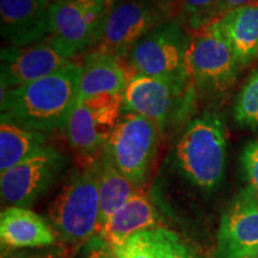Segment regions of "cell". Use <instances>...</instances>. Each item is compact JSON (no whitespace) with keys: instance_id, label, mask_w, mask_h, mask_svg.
<instances>
[{"instance_id":"1","label":"cell","mask_w":258,"mask_h":258,"mask_svg":"<svg viewBox=\"0 0 258 258\" xmlns=\"http://www.w3.org/2000/svg\"><path fill=\"white\" fill-rule=\"evenodd\" d=\"M82 64L74 62L28 85L2 92V115L40 133L66 129L79 98Z\"/></svg>"},{"instance_id":"2","label":"cell","mask_w":258,"mask_h":258,"mask_svg":"<svg viewBox=\"0 0 258 258\" xmlns=\"http://www.w3.org/2000/svg\"><path fill=\"white\" fill-rule=\"evenodd\" d=\"M227 139L218 114L205 112L186 124L175 147L176 164L194 185L213 190L225 172Z\"/></svg>"},{"instance_id":"3","label":"cell","mask_w":258,"mask_h":258,"mask_svg":"<svg viewBox=\"0 0 258 258\" xmlns=\"http://www.w3.org/2000/svg\"><path fill=\"white\" fill-rule=\"evenodd\" d=\"M169 0H112L103 16L91 51L127 59L137 42L172 19Z\"/></svg>"},{"instance_id":"4","label":"cell","mask_w":258,"mask_h":258,"mask_svg":"<svg viewBox=\"0 0 258 258\" xmlns=\"http://www.w3.org/2000/svg\"><path fill=\"white\" fill-rule=\"evenodd\" d=\"M99 167L73 176L48 209L49 224L60 240L86 243L99 231Z\"/></svg>"},{"instance_id":"5","label":"cell","mask_w":258,"mask_h":258,"mask_svg":"<svg viewBox=\"0 0 258 258\" xmlns=\"http://www.w3.org/2000/svg\"><path fill=\"white\" fill-rule=\"evenodd\" d=\"M196 90L189 80H170L137 74L123 92L122 111L152 121L164 132L182 121L195 101Z\"/></svg>"},{"instance_id":"6","label":"cell","mask_w":258,"mask_h":258,"mask_svg":"<svg viewBox=\"0 0 258 258\" xmlns=\"http://www.w3.org/2000/svg\"><path fill=\"white\" fill-rule=\"evenodd\" d=\"M160 128L135 114H124L112 129L104 153L138 188L146 183L156 159Z\"/></svg>"},{"instance_id":"7","label":"cell","mask_w":258,"mask_h":258,"mask_svg":"<svg viewBox=\"0 0 258 258\" xmlns=\"http://www.w3.org/2000/svg\"><path fill=\"white\" fill-rule=\"evenodd\" d=\"M191 34L182 21L172 18L141 37L127 61L137 74L170 80H189L185 56Z\"/></svg>"},{"instance_id":"8","label":"cell","mask_w":258,"mask_h":258,"mask_svg":"<svg viewBox=\"0 0 258 258\" xmlns=\"http://www.w3.org/2000/svg\"><path fill=\"white\" fill-rule=\"evenodd\" d=\"M185 72L196 91L218 95L233 85L240 63L220 37L206 29L190 32Z\"/></svg>"},{"instance_id":"9","label":"cell","mask_w":258,"mask_h":258,"mask_svg":"<svg viewBox=\"0 0 258 258\" xmlns=\"http://www.w3.org/2000/svg\"><path fill=\"white\" fill-rule=\"evenodd\" d=\"M106 8L108 0L53 2L48 40L70 60L91 50Z\"/></svg>"},{"instance_id":"10","label":"cell","mask_w":258,"mask_h":258,"mask_svg":"<svg viewBox=\"0 0 258 258\" xmlns=\"http://www.w3.org/2000/svg\"><path fill=\"white\" fill-rule=\"evenodd\" d=\"M66 165V158L53 147H42L0 176L2 198L12 207L32 205L50 188Z\"/></svg>"},{"instance_id":"11","label":"cell","mask_w":258,"mask_h":258,"mask_svg":"<svg viewBox=\"0 0 258 258\" xmlns=\"http://www.w3.org/2000/svg\"><path fill=\"white\" fill-rule=\"evenodd\" d=\"M258 252V195L252 188L235 196L222 215L213 258H251Z\"/></svg>"},{"instance_id":"12","label":"cell","mask_w":258,"mask_h":258,"mask_svg":"<svg viewBox=\"0 0 258 258\" xmlns=\"http://www.w3.org/2000/svg\"><path fill=\"white\" fill-rule=\"evenodd\" d=\"M73 63L48 38L21 48L6 46L2 49V92L37 82Z\"/></svg>"},{"instance_id":"13","label":"cell","mask_w":258,"mask_h":258,"mask_svg":"<svg viewBox=\"0 0 258 258\" xmlns=\"http://www.w3.org/2000/svg\"><path fill=\"white\" fill-rule=\"evenodd\" d=\"M51 0H0L2 36L8 47L40 43L50 36Z\"/></svg>"},{"instance_id":"14","label":"cell","mask_w":258,"mask_h":258,"mask_svg":"<svg viewBox=\"0 0 258 258\" xmlns=\"http://www.w3.org/2000/svg\"><path fill=\"white\" fill-rule=\"evenodd\" d=\"M203 29L225 41L240 66L258 57V3L232 10Z\"/></svg>"},{"instance_id":"15","label":"cell","mask_w":258,"mask_h":258,"mask_svg":"<svg viewBox=\"0 0 258 258\" xmlns=\"http://www.w3.org/2000/svg\"><path fill=\"white\" fill-rule=\"evenodd\" d=\"M137 76L127 59L111 54L90 51L82 64L79 98L101 93H122Z\"/></svg>"},{"instance_id":"16","label":"cell","mask_w":258,"mask_h":258,"mask_svg":"<svg viewBox=\"0 0 258 258\" xmlns=\"http://www.w3.org/2000/svg\"><path fill=\"white\" fill-rule=\"evenodd\" d=\"M120 120L92 110L78 98L67 122L69 141L77 152L84 157H95L104 148L112 129Z\"/></svg>"},{"instance_id":"17","label":"cell","mask_w":258,"mask_h":258,"mask_svg":"<svg viewBox=\"0 0 258 258\" xmlns=\"http://www.w3.org/2000/svg\"><path fill=\"white\" fill-rule=\"evenodd\" d=\"M50 224L40 215L23 207H10L0 217V240L11 249L44 247L56 241Z\"/></svg>"},{"instance_id":"18","label":"cell","mask_w":258,"mask_h":258,"mask_svg":"<svg viewBox=\"0 0 258 258\" xmlns=\"http://www.w3.org/2000/svg\"><path fill=\"white\" fill-rule=\"evenodd\" d=\"M156 228H159L156 208L146 194L138 189L109 219L98 234L104 238L111 247H115L135 234Z\"/></svg>"},{"instance_id":"19","label":"cell","mask_w":258,"mask_h":258,"mask_svg":"<svg viewBox=\"0 0 258 258\" xmlns=\"http://www.w3.org/2000/svg\"><path fill=\"white\" fill-rule=\"evenodd\" d=\"M46 137L2 115L0 122V171H6L44 147Z\"/></svg>"},{"instance_id":"20","label":"cell","mask_w":258,"mask_h":258,"mask_svg":"<svg viewBox=\"0 0 258 258\" xmlns=\"http://www.w3.org/2000/svg\"><path fill=\"white\" fill-rule=\"evenodd\" d=\"M99 167V231L139 189L116 169L110 159L103 154Z\"/></svg>"},{"instance_id":"21","label":"cell","mask_w":258,"mask_h":258,"mask_svg":"<svg viewBox=\"0 0 258 258\" xmlns=\"http://www.w3.org/2000/svg\"><path fill=\"white\" fill-rule=\"evenodd\" d=\"M234 118L243 127L258 129V70L251 74L238 95Z\"/></svg>"},{"instance_id":"22","label":"cell","mask_w":258,"mask_h":258,"mask_svg":"<svg viewBox=\"0 0 258 258\" xmlns=\"http://www.w3.org/2000/svg\"><path fill=\"white\" fill-rule=\"evenodd\" d=\"M154 258H196L175 232L156 228L145 232Z\"/></svg>"},{"instance_id":"23","label":"cell","mask_w":258,"mask_h":258,"mask_svg":"<svg viewBox=\"0 0 258 258\" xmlns=\"http://www.w3.org/2000/svg\"><path fill=\"white\" fill-rule=\"evenodd\" d=\"M218 0H179L183 17L186 18V29L191 32L208 27L213 22V11Z\"/></svg>"},{"instance_id":"24","label":"cell","mask_w":258,"mask_h":258,"mask_svg":"<svg viewBox=\"0 0 258 258\" xmlns=\"http://www.w3.org/2000/svg\"><path fill=\"white\" fill-rule=\"evenodd\" d=\"M116 258H154L145 232L131 237L123 244L112 247Z\"/></svg>"},{"instance_id":"25","label":"cell","mask_w":258,"mask_h":258,"mask_svg":"<svg viewBox=\"0 0 258 258\" xmlns=\"http://www.w3.org/2000/svg\"><path fill=\"white\" fill-rule=\"evenodd\" d=\"M241 163L250 183V188H252L258 195V141H252L244 147Z\"/></svg>"},{"instance_id":"26","label":"cell","mask_w":258,"mask_h":258,"mask_svg":"<svg viewBox=\"0 0 258 258\" xmlns=\"http://www.w3.org/2000/svg\"><path fill=\"white\" fill-rule=\"evenodd\" d=\"M82 258H116L110 244L99 234L93 235L91 239L84 243Z\"/></svg>"},{"instance_id":"27","label":"cell","mask_w":258,"mask_h":258,"mask_svg":"<svg viewBox=\"0 0 258 258\" xmlns=\"http://www.w3.org/2000/svg\"><path fill=\"white\" fill-rule=\"evenodd\" d=\"M256 2L257 0H218L214 11H213V22L225 14H227V12L232 11V10L241 8V6L254 4Z\"/></svg>"},{"instance_id":"28","label":"cell","mask_w":258,"mask_h":258,"mask_svg":"<svg viewBox=\"0 0 258 258\" xmlns=\"http://www.w3.org/2000/svg\"><path fill=\"white\" fill-rule=\"evenodd\" d=\"M6 258H61V256L56 252H54V251H42V252L34 253H16Z\"/></svg>"},{"instance_id":"29","label":"cell","mask_w":258,"mask_h":258,"mask_svg":"<svg viewBox=\"0 0 258 258\" xmlns=\"http://www.w3.org/2000/svg\"><path fill=\"white\" fill-rule=\"evenodd\" d=\"M51 2H66V0H51Z\"/></svg>"},{"instance_id":"30","label":"cell","mask_w":258,"mask_h":258,"mask_svg":"<svg viewBox=\"0 0 258 258\" xmlns=\"http://www.w3.org/2000/svg\"><path fill=\"white\" fill-rule=\"evenodd\" d=\"M251 258H258V252H257L256 254H254V256H252V257H251Z\"/></svg>"},{"instance_id":"31","label":"cell","mask_w":258,"mask_h":258,"mask_svg":"<svg viewBox=\"0 0 258 258\" xmlns=\"http://www.w3.org/2000/svg\"><path fill=\"white\" fill-rule=\"evenodd\" d=\"M169 2H175V0H169Z\"/></svg>"}]
</instances>
